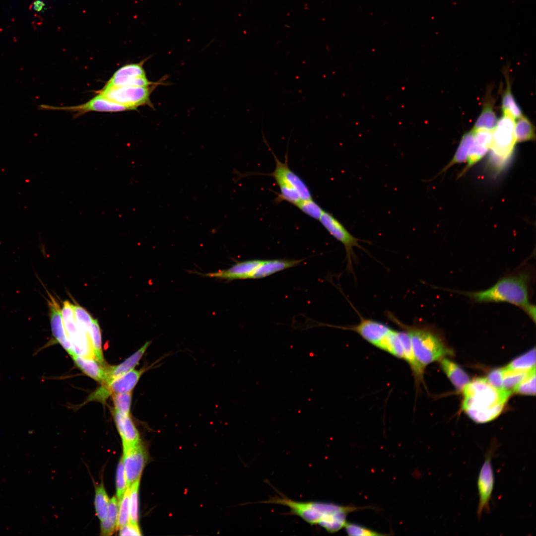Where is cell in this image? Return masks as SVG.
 Instances as JSON below:
<instances>
[{
  "label": "cell",
  "instance_id": "cell-1",
  "mask_svg": "<svg viewBox=\"0 0 536 536\" xmlns=\"http://www.w3.org/2000/svg\"><path fill=\"white\" fill-rule=\"evenodd\" d=\"M277 493V495L259 503L286 506L290 509L288 514L298 516L311 526H320L330 533L337 532L344 528L347 515L361 508L320 501H297L279 491Z\"/></svg>",
  "mask_w": 536,
  "mask_h": 536
},
{
  "label": "cell",
  "instance_id": "cell-2",
  "mask_svg": "<svg viewBox=\"0 0 536 536\" xmlns=\"http://www.w3.org/2000/svg\"><path fill=\"white\" fill-rule=\"evenodd\" d=\"M462 409L476 423L493 420L502 411L512 392L492 387L486 378L469 382L463 391Z\"/></svg>",
  "mask_w": 536,
  "mask_h": 536
},
{
  "label": "cell",
  "instance_id": "cell-3",
  "mask_svg": "<svg viewBox=\"0 0 536 536\" xmlns=\"http://www.w3.org/2000/svg\"><path fill=\"white\" fill-rule=\"evenodd\" d=\"M529 274L525 272L504 277L490 288L479 291L465 292L478 303L505 302L523 310L535 322L536 307L529 300Z\"/></svg>",
  "mask_w": 536,
  "mask_h": 536
},
{
  "label": "cell",
  "instance_id": "cell-4",
  "mask_svg": "<svg viewBox=\"0 0 536 536\" xmlns=\"http://www.w3.org/2000/svg\"><path fill=\"white\" fill-rule=\"evenodd\" d=\"M387 315L391 321L408 333L413 357L422 378L428 364L452 353L433 330L418 324H405L390 312Z\"/></svg>",
  "mask_w": 536,
  "mask_h": 536
},
{
  "label": "cell",
  "instance_id": "cell-5",
  "mask_svg": "<svg viewBox=\"0 0 536 536\" xmlns=\"http://www.w3.org/2000/svg\"><path fill=\"white\" fill-rule=\"evenodd\" d=\"M515 119L503 113L493 131V140L490 147L491 165L500 170L511 158L516 144L514 136Z\"/></svg>",
  "mask_w": 536,
  "mask_h": 536
},
{
  "label": "cell",
  "instance_id": "cell-6",
  "mask_svg": "<svg viewBox=\"0 0 536 536\" xmlns=\"http://www.w3.org/2000/svg\"><path fill=\"white\" fill-rule=\"evenodd\" d=\"M158 85L149 86L103 87L95 93L111 101L124 105L131 111L142 106L153 108L150 95Z\"/></svg>",
  "mask_w": 536,
  "mask_h": 536
},
{
  "label": "cell",
  "instance_id": "cell-7",
  "mask_svg": "<svg viewBox=\"0 0 536 536\" xmlns=\"http://www.w3.org/2000/svg\"><path fill=\"white\" fill-rule=\"evenodd\" d=\"M327 231L343 245L345 251L346 268L353 271V260L354 259V248L364 249L359 243L361 240L355 237L332 214L324 211L319 220Z\"/></svg>",
  "mask_w": 536,
  "mask_h": 536
},
{
  "label": "cell",
  "instance_id": "cell-8",
  "mask_svg": "<svg viewBox=\"0 0 536 536\" xmlns=\"http://www.w3.org/2000/svg\"><path fill=\"white\" fill-rule=\"evenodd\" d=\"M62 314L65 330L74 354L94 358L90 337L79 329L75 319L72 304L68 300L63 302Z\"/></svg>",
  "mask_w": 536,
  "mask_h": 536
},
{
  "label": "cell",
  "instance_id": "cell-9",
  "mask_svg": "<svg viewBox=\"0 0 536 536\" xmlns=\"http://www.w3.org/2000/svg\"><path fill=\"white\" fill-rule=\"evenodd\" d=\"M360 317L358 324L340 328L358 334L373 346L386 351L393 329L381 322Z\"/></svg>",
  "mask_w": 536,
  "mask_h": 536
},
{
  "label": "cell",
  "instance_id": "cell-10",
  "mask_svg": "<svg viewBox=\"0 0 536 536\" xmlns=\"http://www.w3.org/2000/svg\"><path fill=\"white\" fill-rule=\"evenodd\" d=\"M147 58L139 63L126 65L117 70L106 83L105 87L149 86L164 85V79L157 82L149 81L143 68Z\"/></svg>",
  "mask_w": 536,
  "mask_h": 536
},
{
  "label": "cell",
  "instance_id": "cell-11",
  "mask_svg": "<svg viewBox=\"0 0 536 536\" xmlns=\"http://www.w3.org/2000/svg\"><path fill=\"white\" fill-rule=\"evenodd\" d=\"M263 137L266 144L268 145L273 154L275 162V167L274 171L270 174H267V175L274 178L279 189L285 187H291L298 192L302 200L312 199L311 191L308 186L288 166L287 154L285 161L284 162H281L269 147L264 134H263Z\"/></svg>",
  "mask_w": 536,
  "mask_h": 536
},
{
  "label": "cell",
  "instance_id": "cell-12",
  "mask_svg": "<svg viewBox=\"0 0 536 536\" xmlns=\"http://www.w3.org/2000/svg\"><path fill=\"white\" fill-rule=\"evenodd\" d=\"M146 369V368H142L139 370L133 369L107 384H103L95 392L91 394L88 401L95 400L103 402L109 396L113 394L132 392Z\"/></svg>",
  "mask_w": 536,
  "mask_h": 536
},
{
  "label": "cell",
  "instance_id": "cell-13",
  "mask_svg": "<svg viewBox=\"0 0 536 536\" xmlns=\"http://www.w3.org/2000/svg\"><path fill=\"white\" fill-rule=\"evenodd\" d=\"M96 94V96L87 102L78 105L55 107L41 105L40 107L41 109L45 110L69 112L73 113L74 118L79 117L89 112H119L131 111L124 105L111 101L99 94Z\"/></svg>",
  "mask_w": 536,
  "mask_h": 536
},
{
  "label": "cell",
  "instance_id": "cell-14",
  "mask_svg": "<svg viewBox=\"0 0 536 536\" xmlns=\"http://www.w3.org/2000/svg\"><path fill=\"white\" fill-rule=\"evenodd\" d=\"M123 463L129 488L135 481L140 480L147 462V453L143 446L139 444L123 449Z\"/></svg>",
  "mask_w": 536,
  "mask_h": 536
},
{
  "label": "cell",
  "instance_id": "cell-15",
  "mask_svg": "<svg viewBox=\"0 0 536 536\" xmlns=\"http://www.w3.org/2000/svg\"><path fill=\"white\" fill-rule=\"evenodd\" d=\"M45 289L48 297L47 299V302L52 336L54 341L59 343L71 356L74 354V353L72 344L65 330L62 308L55 297L46 288Z\"/></svg>",
  "mask_w": 536,
  "mask_h": 536
},
{
  "label": "cell",
  "instance_id": "cell-16",
  "mask_svg": "<svg viewBox=\"0 0 536 536\" xmlns=\"http://www.w3.org/2000/svg\"><path fill=\"white\" fill-rule=\"evenodd\" d=\"M263 260H249L238 262L226 269L204 274V275L216 278L232 280L252 279L257 268Z\"/></svg>",
  "mask_w": 536,
  "mask_h": 536
},
{
  "label": "cell",
  "instance_id": "cell-17",
  "mask_svg": "<svg viewBox=\"0 0 536 536\" xmlns=\"http://www.w3.org/2000/svg\"><path fill=\"white\" fill-rule=\"evenodd\" d=\"M491 456L487 457L478 476L477 485L479 494V503L478 508V515L483 510H488L493 488L494 477L491 465Z\"/></svg>",
  "mask_w": 536,
  "mask_h": 536
},
{
  "label": "cell",
  "instance_id": "cell-18",
  "mask_svg": "<svg viewBox=\"0 0 536 536\" xmlns=\"http://www.w3.org/2000/svg\"><path fill=\"white\" fill-rule=\"evenodd\" d=\"M113 415L116 427L122 438L123 449L139 444V432L130 415L123 414L115 410L113 411Z\"/></svg>",
  "mask_w": 536,
  "mask_h": 536
},
{
  "label": "cell",
  "instance_id": "cell-19",
  "mask_svg": "<svg viewBox=\"0 0 536 536\" xmlns=\"http://www.w3.org/2000/svg\"><path fill=\"white\" fill-rule=\"evenodd\" d=\"M150 341L146 342L135 352L127 358L120 364L106 368L107 377L105 382L107 384L114 379L119 377L133 370L138 364L143 354L150 344Z\"/></svg>",
  "mask_w": 536,
  "mask_h": 536
},
{
  "label": "cell",
  "instance_id": "cell-20",
  "mask_svg": "<svg viewBox=\"0 0 536 536\" xmlns=\"http://www.w3.org/2000/svg\"><path fill=\"white\" fill-rule=\"evenodd\" d=\"M303 260H263L256 270L252 279H261L280 271L299 265Z\"/></svg>",
  "mask_w": 536,
  "mask_h": 536
},
{
  "label": "cell",
  "instance_id": "cell-21",
  "mask_svg": "<svg viewBox=\"0 0 536 536\" xmlns=\"http://www.w3.org/2000/svg\"><path fill=\"white\" fill-rule=\"evenodd\" d=\"M76 366L84 374L93 379L103 384L106 379V368L94 358H87L77 354L71 356Z\"/></svg>",
  "mask_w": 536,
  "mask_h": 536
},
{
  "label": "cell",
  "instance_id": "cell-22",
  "mask_svg": "<svg viewBox=\"0 0 536 536\" xmlns=\"http://www.w3.org/2000/svg\"><path fill=\"white\" fill-rule=\"evenodd\" d=\"M440 365L456 389L462 392L470 382L468 374L459 365L446 358L441 359Z\"/></svg>",
  "mask_w": 536,
  "mask_h": 536
},
{
  "label": "cell",
  "instance_id": "cell-23",
  "mask_svg": "<svg viewBox=\"0 0 536 536\" xmlns=\"http://www.w3.org/2000/svg\"><path fill=\"white\" fill-rule=\"evenodd\" d=\"M493 105V99L488 97L472 129H484L493 131L498 122Z\"/></svg>",
  "mask_w": 536,
  "mask_h": 536
},
{
  "label": "cell",
  "instance_id": "cell-24",
  "mask_svg": "<svg viewBox=\"0 0 536 536\" xmlns=\"http://www.w3.org/2000/svg\"><path fill=\"white\" fill-rule=\"evenodd\" d=\"M475 142L472 131L465 133L461 138L458 148L452 160L440 173L447 171L455 164L467 161L468 154L470 146Z\"/></svg>",
  "mask_w": 536,
  "mask_h": 536
},
{
  "label": "cell",
  "instance_id": "cell-25",
  "mask_svg": "<svg viewBox=\"0 0 536 536\" xmlns=\"http://www.w3.org/2000/svg\"><path fill=\"white\" fill-rule=\"evenodd\" d=\"M118 501L116 497L109 500L106 519L101 521V535L111 536L117 529Z\"/></svg>",
  "mask_w": 536,
  "mask_h": 536
},
{
  "label": "cell",
  "instance_id": "cell-26",
  "mask_svg": "<svg viewBox=\"0 0 536 536\" xmlns=\"http://www.w3.org/2000/svg\"><path fill=\"white\" fill-rule=\"evenodd\" d=\"M514 136L516 143L535 140V127L527 117L523 116L515 122Z\"/></svg>",
  "mask_w": 536,
  "mask_h": 536
},
{
  "label": "cell",
  "instance_id": "cell-27",
  "mask_svg": "<svg viewBox=\"0 0 536 536\" xmlns=\"http://www.w3.org/2000/svg\"><path fill=\"white\" fill-rule=\"evenodd\" d=\"M506 88L503 94L502 99V109L503 113L510 115L515 119L523 116L522 111L517 103L512 94L508 76L506 75Z\"/></svg>",
  "mask_w": 536,
  "mask_h": 536
},
{
  "label": "cell",
  "instance_id": "cell-28",
  "mask_svg": "<svg viewBox=\"0 0 536 536\" xmlns=\"http://www.w3.org/2000/svg\"><path fill=\"white\" fill-rule=\"evenodd\" d=\"M536 367V349L534 348L516 358L505 368L509 370L529 371Z\"/></svg>",
  "mask_w": 536,
  "mask_h": 536
},
{
  "label": "cell",
  "instance_id": "cell-29",
  "mask_svg": "<svg viewBox=\"0 0 536 536\" xmlns=\"http://www.w3.org/2000/svg\"><path fill=\"white\" fill-rule=\"evenodd\" d=\"M101 337V332L98 321L97 319L93 318L91 328L90 341L95 359L103 365L104 358Z\"/></svg>",
  "mask_w": 536,
  "mask_h": 536
},
{
  "label": "cell",
  "instance_id": "cell-30",
  "mask_svg": "<svg viewBox=\"0 0 536 536\" xmlns=\"http://www.w3.org/2000/svg\"><path fill=\"white\" fill-rule=\"evenodd\" d=\"M75 319L79 329L86 334L90 339L91 328L93 318L83 307L72 304Z\"/></svg>",
  "mask_w": 536,
  "mask_h": 536
},
{
  "label": "cell",
  "instance_id": "cell-31",
  "mask_svg": "<svg viewBox=\"0 0 536 536\" xmlns=\"http://www.w3.org/2000/svg\"><path fill=\"white\" fill-rule=\"evenodd\" d=\"M109 500L103 485L98 486L95 489L94 504L96 515L100 521L107 517Z\"/></svg>",
  "mask_w": 536,
  "mask_h": 536
},
{
  "label": "cell",
  "instance_id": "cell-32",
  "mask_svg": "<svg viewBox=\"0 0 536 536\" xmlns=\"http://www.w3.org/2000/svg\"><path fill=\"white\" fill-rule=\"evenodd\" d=\"M139 480L135 481L129 489L130 521L133 525L138 526V489Z\"/></svg>",
  "mask_w": 536,
  "mask_h": 536
},
{
  "label": "cell",
  "instance_id": "cell-33",
  "mask_svg": "<svg viewBox=\"0 0 536 536\" xmlns=\"http://www.w3.org/2000/svg\"><path fill=\"white\" fill-rule=\"evenodd\" d=\"M489 149L483 145L474 142L469 148L467 156V164L459 175H464L472 166L480 161L487 153Z\"/></svg>",
  "mask_w": 536,
  "mask_h": 536
},
{
  "label": "cell",
  "instance_id": "cell-34",
  "mask_svg": "<svg viewBox=\"0 0 536 536\" xmlns=\"http://www.w3.org/2000/svg\"><path fill=\"white\" fill-rule=\"evenodd\" d=\"M529 372L509 370L503 368V389L512 393L514 389L526 377Z\"/></svg>",
  "mask_w": 536,
  "mask_h": 536
},
{
  "label": "cell",
  "instance_id": "cell-35",
  "mask_svg": "<svg viewBox=\"0 0 536 536\" xmlns=\"http://www.w3.org/2000/svg\"><path fill=\"white\" fill-rule=\"evenodd\" d=\"M513 392L524 395H536V367L529 371L526 377L514 389Z\"/></svg>",
  "mask_w": 536,
  "mask_h": 536
},
{
  "label": "cell",
  "instance_id": "cell-36",
  "mask_svg": "<svg viewBox=\"0 0 536 536\" xmlns=\"http://www.w3.org/2000/svg\"><path fill=\"white\" fill-rule=\"evenodd\" d=\"M129 489L118 503V513L117 529L127 525L130 521Z\"/></svg>",
  "mask_w": 536,
  "mask_h": 536
},
{
  "label": "cell",
  "instance_id": "cell-37",
  "mask_svg": "<svg viewBox=\"0 0 536 536\" xmlns=\"http://www.w3.org/2000/svg\"><path fill=\"white\" fill-rule=\"evenodd\" d=\"M114 410L123 414L130 415L132 400V392L112 395Z\"/></svg>",
  "mask_w": 536,
  "mask_h": 536
},
{
  "label": "cell",
  "instance_id": "cell-38",
  "mask_svg": "<svg viewBox=\"0 0 536 536\" xmlns=\"http://www.w3.org/2000/svg\"><path fill=\"white\" fill-rule=\"evenodd\" d=\"M296 206L305 214L317 220H319L324 211L313 199L302 200Z\"/></svg>",
  "mask_w": 536,
  "mask_h": 536
},
{
  "label": "cell",
  "instance_id": "cell-39",
  "mask_svg": "<svg viewBox=\"0 0 536 536\" xmlns=\"http://www.w3.org/2000/svg\"><path fill=\"white\" fill-rule=\"evenodd\" d=\"M116 487V498L119 503L128 489L127 479L122 457L120 460L117 469Z\"/></svg>",
  "mask_w": 536,
  "mask_h": 536
},
{
  "label": "cell",
  "instance_id": "cell-40",
  "mask_svg": "<svg viewBox=\"0 0 536 536\" xmlns=\"http://www.w3.org/2000/svg\"><path fill=\"white\" fill-rule=\"evenodd\" d=\"M475 142L490 148L493 140V131L484 129H472Z\"/></svg>",
  "mask_w": 536,
  "mask_h": 536
},
{
  "label": "cell",
  "instance_id": "cell-41",
  "mask_svg": "<svg viewBox=\"0 0 536 536\" xmlns=\"http://www.w3.org/2000/svg\"><path fill=\"white\" fill-rule=\"evenodd\" d=\"M344 528L350 536H377L382 535L369 528L357 524L347 522Z\"/></svg>",
  "mask_w": 536,
  "mask_h": 536
},
{
  "label": "cell",
  "instance_id": "cell-42",
  "mask_svg": "<svg viewBox=\"0 0 536 536\" xmlns=\"http://www.w3.org/2000/svg\"><path fill=\"white\" fill-rule=\"evenodd\" d=\"M503 368L492 370L486 378L492 387L498 389H503Z\"/></svg>",
  "mask_w": 536,
  "mask_h": 536
},
{
  "label": "cell",
  "instance_id": "cell-43",
  "mask_svg": "<svg viewBox=\"0 0 536 536\" xmlns=\"http://www.w3.org/2000/svg\"><path fill=\"white\" fill-rule=\"evenodd\" d=\"M119 530L120 536H140L141 532L138 526H134L129 523L121 527Z\"/></svg>",
  "mask_w": 536,
  "mask_h": 536
},
{
  "label": "cell",
  "instance_id": "cell-44",
  "mask_svg": "<svg viewBox=\"0 0 536 536\" xmlns=\"http://www.w3.org/2000/svg\"><path fill=\"white\" fill-rule=\"evenodd\" d=\"M32 9L37 12L41 11L45 4L44 2L41 0H36L32 4Z\"/></svg>",
  "mask_w": 536,
  "mask_h": 536
}]
</instances>
